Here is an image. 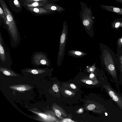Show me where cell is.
Instances as JSON below:
<instances>
[{
    "label": "cell",
    "mask_w": 122,
    "mask_h": 122,
    "mask_svg": "<svg viewBox=\"0 0 122 122\" xmlns=\"http://www.w3.org/2000/svg\"><path fill=\"white\" fill-rule=\"evenodd\" d=\"M81 10L80 16L81 21L86 32L91 37L93 35V25L94 17L93 16L91 7H88L86 3L80 2Z\"/></svg>",
    "instance_id": "1"
},
{
    "label": "cell",
    "mask_w": 122,
    "mask_h": 122,
    "mask_svg": "<svg viewBox=\"0 0 122 122\" xmlns=\"http://www.w3.org/2000/svg\"><path fill=\"white\" fill-rule=\"evenodd\" d=\"M68 33V25L66 21H64L60 40L59 48L58 53L57 63L60 66L62 63L64 56Z\"/></svg>",
    "instance_id": "2"
},
{
    "label": "cell",
    "mask_w": 122,
    "mask_h": 122,
    "mask_svg": "<svg viewBox=\"0 0 122 122\" xmlns=\"http://www.w3.org/2000/svg\"><path fill=\"white\" fill-rule=\"evenodd\" d=\"M12 61L0 32V66L10 69Z\"/></svg>",
    "instance_id": "3"
},
{
    "label": "cell",
    "mask_w": 122,
    "mask_h": 122,
    "mask_svg": "<svg viewBox=\"0 0 122 122\" xmlns=\"http://www.w3.org/2000/svg\"><path fill=\"white\" fill-rule=\"evenodd\" d=\"M31 62L33 65L36 66L41 65L49 66L50 64L47 54L41 52L34 53L31 57Z\"/></svg>",
    "instance_id": "4"
},
{
    "label": "cell",
    "mask_w": 122,
    "mask_h": 122,
    "mask_svg": "<svg viewBox=\"0 0 122 122\" xmlns=\"http://www.w3.org/2000/svg\"><path fill=\"white\" fill-rule=\"evenodd\" d=\"M25 8L32 14L37 16L52 14L55 13V11L48 10L42 6Z\"/></svg>",
    "instance_id": "5"
},
{
    "label": "cell",
    "mask_w": 122,
    "mask_h": 122,
    "mask_svg": "<svg viewBox=\"0 0 122 122\" xmlns=\"http://www.w3.org/2000/svg\"><path fill=\"white\" fill-rule=\"evenodd\" d=\"M47 68H27L22 70L21 71L24 73H29L31 74L39 75L42 74L46 72Z\"/></svg>",
    "instance_id": "6"
},
{
    "label": "cell",
    "mask_w": 122,
    "mask_h": 122,
    "mask_svg": "<svg viewBox=\"0 0 122 122\" xmlns=\"http://www.w3.org/2000/svg\"><path fill=\"white\" fill-rule=\"evenodd\" d=\"M9 4L12 10L15 12H19L22 10L23 6L22 0H10Z\"/></svg>",
    "instance_id": "7"
},
{
    "label": "cell",
    "mask_w": 122,
    "mask_h": 122,
    "mask_svg": "<svg viewBox=\"0 0 122 122\" xmlns=\"http://www.w3.org/2000/svg\"><path fill=\"white\" fill-rule=\"evenodd\" d=\"M48 10L61 13L65 10L63 7L57 4L47 2L42 6Z\"/></svg>",
    "instance_id": "8"
},
{
    "label": "cell",
    "mask_w": 122,
    "mask_h": 122,
    "mask_svg": "<svg viewBox=\"0 0 122 122\" xmlns=\"http://www.w3.org/2000/svg\"><path fill=\"white\" fill-rule=\"evenodd\" d=\"M100 7L102 9L108 11L122 15V8L112 6L102 5Z\"/></svg>",
    "instance_id": "9"
},
{
    "label": "cell",
    "mask_w": 122,
    "mask_h": 122,
    "mask_svg": "<svg viewBox=\"0 0 122 122\" xmlns=\"http://www.w3.org/2000/svg\"><path fill=\"white\" fill-rule=\"evenodd\" d=\"M9 88L13 90L19 92L30 90L33 88L31 86L26 84L13 85L10 86Z\"/></svg>",
    "instance_id": "10"
},
{
    "label": "cell",
    "mask_w": 122,
    "mask_h": 122,
    "mask_svg": "<svg viewBox=\"0 0 122 122\" xmlns=\"http://www.w3.org/2000/svg\"><path fill=\"white\" fill-rule=\"evenodd\" d=\"M49 2V1H48ZM47 1L35 2L28 3H23V6L25 7H34L42 6L47 2Z\"/></svg>",
    "instance_id": "11"
},
{
    "label": "cell",
    "mask_w": 122,
    "mask_h": 122,
    "mask_svg": "<svg viewBox=\"0 0 122 122\" xmlns=\"http://www.w3.org/2000/svg\"><path fill=\"white\" fill-rule=\"evenodd\" d=\"M0 71L5 75L10 76H17L18 74L10 69L0 66Z\"/></svg>",
    "instance_id": "12"
},
{
    "label": "cell",
    "mask_w": 122,
    "mask_h": 122,
    "mask_svg": "<svg viewBox=\"0 0 122 122\" xmlns=\"http://www.w3.org/2000/svg\"><path fill=\"white\" fill-rule=\"evenodd\" d=\"M68 53V55L70 56L77 57H82L87 55L84 52L75 50L69 51Z\"/></svg>",
    "instance_id": "13"
},
{
    "label": "cell",
    "mask_w": 122,
    "mask_h": 122,
    "mask_svg": "<svg viewBox=\"0 0 122 122\" xmlns=\"http://www.w3.org/2000/svg\"><path fill=\"white\" fill-rule=\"evenodd\" d=\"M50 0H24L22 1L23 3H28L35 2L49 1Z\"/></svg>",
    "instance_id": "14"
},
{
    "label": "cell",
    "mask_w": 122,
    "mask_h": 122,
    "mask_svg": "<svg viewBox=\"0 0 122 122\" xmlns=\"http://www.w3.org/2000/svg\"><path fill=\"white\" fill-rule=\"evenodd\" d=\"M35 113L38 114V115L41 117L42 118L45 119H46V118H47V115L42 113L36 112H35Z\"/></svg>",
    "instance_id": "15"
},
{
    "label": "cell",
    "mask_w": 122,
    "mask_h": 122,
    "mask_svg": "<svg viewBox=\"0 0 122 122\" xmlns=\"http://www.w3.org/2000/svg\"><path fill=\"white\" fill-rule=\"evenodd\" d=\"M95 107V105L94 104H90L87 107V108L90 110H92L94 109Z\"/></svg>",
    "instance_id": "16"
},
{
    "label": "cell",
    "mask_w": 122,
    "mask_h": 122,
    "mask_svg": "<svg viewBox=\"0 0 122 122\" xmlns=\"http://www.w3.org/2000/svg\"><path fill=\"white\" fill-rule=\"evenodd\" d=\"M108 68L110 70L112 71L114 70L115 67L114 65L112 64L108 65Z\"/></svg>",
    "instance_id": "17"
},
{
    "label": "cell",
    "mask_w": 122,
    "mask_h": 122,
    "mask_svg": "<svg viewBox=\"0 0 122 122\" xmlns=\"http://www.w3.org/2000/svg\"><path fill=\"white\" fill-rule=\"evenodd\" d=\"M52 89L53 91L56 92H57L58 91V86L56 84H54L53 85Z\"/></svg>",
    "instance_id": "18"
},
{
    "label": "cell",
    "mask_w": 122,
    "mask_h": 122,
    "mask_svg": "<svg viewBox=\"0 0 122 122\" xmlns=\"http://www.w3.org/2000/svg\"><path fill=\"white\" fill-rule=\"evenodd\" d=\"M55 113L57 115L58 117H60L61 116V113L58 110L56 109L55 110Z\"/></svg>",
    "instance_id": "19"
},
{
    "label": "cell",
    "mask_w": 122,
    "mask_h": 122,
    "mask_svg": "<svg viewBox=\"0 0 122 122\" xmlns=\"http://www.w3.org/2000/svg\"><path fill=\"white\" fill-rule=\"evenodd\" d=\"M122 23L120 21H116L115 25V27L116 28H117L119 27Z\"/></svg>",
    "instance_id": "20"
},
{
    "label": "cell",
    "mask_w": 122,
    "mask_h": 122,
    "mask_svg": "<svg viewBox=\"0 0 122 122\" xmlns=\"http://www.w3.org/2000/svg\"><path fill=\"white\" fill-rule=\"evenodd\" d=\"M109 94L110 96L112 97L115 95L114 93L112 91H110L109 92Z\"/></svg>",
    "instance_id": "21"
},
{
    "label": "cell",
    "mask_w": 122,
    "mask_h": 122,
    "mask_svg": "<svg viewBox=\"0 0 122 122\" xmlns=\"http://www.w3.org/2000/svg\"><path fill=\"white\" fill-rule=\"evenodd\" d=\"M113 99L115 101H117L118 100V98L117 97L116 95L112 97Z\"/></svg>",
    "instance_id": "22"
},
{
    "label": "cell",
    "mask_w": 122,
    "mask_h": 122,
    "mask_svg": "<svg viewBox=\"0 0 122 122\" xmlns=\"http://www.w3.org/2000/svg\"><path fill=\"white\" fill-rule=\"evenodd\" d=\"M65 93L66 94L69 95H71L72 94L71 92L69 90H66L65 91Z\"/></svg>",
    "instance_id": "23"
},
{
    "label": "cell",
    "mask_w": 122,
    "mask_h": 122,
    "mask_svg": "<svg viewBox=\"0 0 122 122\" xmlns=\"http://www.w3.org/2000/svg\"><path fill=\"white\" fill-rule=\"evenodd\" d=\"M92 82L91 80H87L86 81V83L88 84H91L92 83Z\"/></svg>",
    "instance_id": "24"
},
{
    "label": "cell",
    "mask_w": 122,
    "mask_h": 122,
    "mask_svg": "<svg viewBox=\"0 0 122 122\" xmlns=\"http://www.w3.org/2000/svg\"><path fill=\"white\" fill-rule=\"evenodd\" d=\"M73 121H72L70 119H64L63 120V122H72Z\"/></svg>",
    "instance_id": "25"
},
{
    "label": "cell",
    "mask_w": 122,
    "mask_h": 122,
    "mask_svg": "<svg viewBox=\"0 0 122 122\" xmlns=\"http://www.w3.org/2000/svg\"><path fill=\"white\" fill-rule=\"evenodd\" d=\"M70 86L71 87L72 89H74L76 88V86L73 84H71Z\"/></svg>",
    "instance_id": "26"
},
{
    "label": "cell",
    "mask_w": 122,
    "mask_h": 122,
    "mask_svg": "<svg viewBox=\"0 0 122 122\" xmlns=\"http://www.w3.org/2000/svg\"><path fill=\"white\" fill-rule=\"evenodd\" d=\"M117 2L122 4V0H115Z\"/></svg>",
    "instance_id": "27"
},
{
    "label": "cell",
    "mask_w": 122,
    "mask_h": 122,
    "mask_svg": "<svg viewBox=\"0 0 122 122\" xmlns=\"http://www.w3.org/2000/svg\"><path fill=\"white\" fill-rule=\"evenodd\" d=\"M94 75L93 74H91L90 75V77L91 78H92L93 77Z\"/></svg>",
    "instance_id": "28"
},
{
    "label": "cell",
    "mask_w": 122,
    "mask_h": 122,
    "mask_svg": "<svg viewBox=\"0 0 122 122\" xmlns=\"http://www.w3.org/2000/svg\"><path fill=\"white\" fill-rule=\"evenodd\" d=\"M105 115L106 116H107V113H106V112L105 113Z\"/></svg>",
    "instance_id": "29"
},
{
    "label": "cell",
    "mask_w": 122,
    "mask_h": 122,
    "mask_svg": "<svg viewBox=\"0 0 122 122\" xmlns=\"http://www.w3.org/2000/svg\"><path fill=\"white\" fill-rule=\"evenodd\" d=\"M79 111L80 112H81L82 111V110L81 109H80L79 110Z\"/></svg>",
    "instance_id": "30"
},
{
    "label": "cell",
    "mask_w": 122,
    "mask_h": 122,
    "mask_svg": "<svg viewBox=\"0 0 122 122\" xmlns=\"http://www.w3.org/2000/svg\"><path fill=\"white\" fill-rule=\"evenodd\" d=\"M90 70L91 71H92V68H91L90 69Z\"/></svg>",
    "instance_id": "31"
},
{
    "label": "cell",
    "mask_w": 122,
    "mask_h": 122,
    "mask_svg": "<svg viewBox=\"0 0 122 122\" xmlns=\"http://www.w3.org/2000/svg\"><path fill=\"white\" fill-rule=\"evenodd\" d=\"M121 42L122 43V38L121 39Z\"/></svg>",
    "instance_id": "32"
},
{
    "label": "cell",
    "mask_w": 122,
    "mask_h": 122,
    "mask_svg": "<svg viewBox=\"0 0 122 122\" xmlns=\"http://www.w3.org/2000/svg\"></svg>",
    "instance_id": "33"
}]
</instances>
